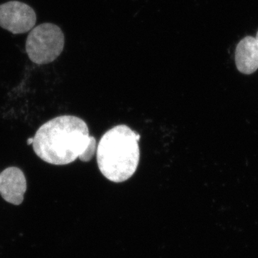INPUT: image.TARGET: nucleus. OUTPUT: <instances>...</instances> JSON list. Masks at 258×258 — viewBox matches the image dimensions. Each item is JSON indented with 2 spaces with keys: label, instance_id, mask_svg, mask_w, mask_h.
Instances as JSON below:
<instances>
[{
  "label": "nucleus",
  "instance_id": "obj_1",
  "mask_svg": "<svg viewBox=\"0 0 258 258\" xmlns=\"http://www.w3.org/2000/svg\"><path fill=\"white\" fill-rule=\"evenodd\" d=\"M34 152L53 165H67L77 159L88 162L96 153V139L87 123L75 115L56 117L44 123L33 137Z\"/></svg>",
  "mask_w": 258,
  "mask_h": 258
},
{
  "label": "nucleus",
  "instance_id": "obj_2",
  "mask_svg": "<svg viewBox=\"0 0 258 258\" xmlns=\"http://www.w3.org/2000/svg\"><path fill=\"white\" fill-rule=\"evenodd\" d=\"M140 136L126 125H118L103 134L96 149L97 164L107 179L121 183L137 170Z\"/></svg>",
  "mask_w": 258,
  "mask_h": 258
},
{
  "label": "nucleus",
  "instance_id": "obj_3",
  "mask_svg": "<svg viewBox=\"0 0 258 258\" xmlns=\"http://www.w3.org/2000/svg\"><path fill=\"white\" fill-rule=\"evenodd\" d=\"M63 32L57 25L43 23L32 29L26 41V52L30 60L37 64L50 63L63 50Z\"/></svg>",
  "mask_w": 258,
  "mask_h": 258
},
{
  "label": "nucleus",
  "instance_id": "obj_4",
  "mask_svg": "<svg viewBox=\"0 0 258 258\" xmlns=\"http://www.w3.org/2000/svg\"><path fill=\"white\" fill-rule=\"evenodd\" d=\"M36 14L31 7L18 1L0 5V27L13 34L28 32L36 23Z\"/></svg>",
  "mask_w": 258,
  "mask_h": 258
},
{
  "label": "nucleus",
  "instance_id": "obj_5",
  "mask_svg": "<svg viewBox=\"0 0 258 258\" xmlns=\"http://www.w3.org/2000/svg\"><path fill=\"white\" fill-rule=\"evenodd\" d=\"M27 189V181L21 169L7 168L0 174V195L5 201L15 205L23 203Z\"/></svg>",
  "mask_w": 258,
  "mask_h": 258
},
{
  "label": "nucleus",
  "instance_id": "obj_6",
  "mask_svg": "<svg viewBox=\"0 0 258 258\" xmlns=\"http://www.w3.org/2000/svg\"><path fill=\"white\" fill-rule=\"evenodd\" d=\"M235 63L242 74H253L258 69V42L255 37L242 39L235 50Z\"/></svg>",
  "mask_w": 258,
  "mask_h": 258
},
{
  "label": "nucleus",
  "instance_id": "obj_7",
  "mask_svg": "<svg viewBox=\"0 0 258 258\" xmlns=\"http://www.w3.org/2000/svg\"><path fill=\"white\" fill-rule=\"evenodd\" d=\"M33 137H32V138H29L28 139V142H27V143H28V145H30V144H32V143H33Z\"/></svg>",
  "mask_w": 258,
  "mask_h": 258
},
{
  "label": "nucleus",
  "instance_id": "obj_8",
  "mask_svg": "<svg viewBox=\"0 0 258 258\" xmlns=\"http://www.w3.org/2000/svg\"><path fill=\"white\" fill-rule=\"evenodd\" d=\"M255 38H256V40H257V41L258 42V32H257V36H256Z\"/></svg>",
  "mask_w": 258,
  "mask_h": 258
}]
</instances>
